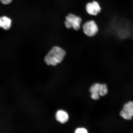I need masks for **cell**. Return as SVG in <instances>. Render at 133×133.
<instances>
[{"label": "cell", "mask_w": 133, "mask_h": 133, "mask_svg": "<svg viewBox=\"0 0 133 133\" xmlns=\"http://www.w3.org/2000/svg\"><path fill=\"white\" fill-rule=\"evenodd\" d=\"M69 115L67 113L64 111H58L56 114V118L57 120L61 123H64L69 119Z\"/></svg>", "instance_id": "obj_7"}, {"label": "cell", "mask_w": 133, "mask_h": 133, "mask_svg": "<svg viewBox=\"0 0 133 133\" xmlns=\"http://www.w3.org/2000/svg\"><path fill=\"white\" fill-rule=\"evenodd\" d=\"M85 9L88 15L94 17L98 16L101 11L100 5L96 1L88 3L86 5Z\"/></svg>", "instance_id": "obj_5"}, {"label": "cell", "mask_w": 133, "mask_h": 133, "mask_svg": "<svg viewBox=\"0 0 133 133\" xmlns=\"http://www.w3.org/2000/svg\"><path fill=\"white\" fill-rule=\"evenodd\" d=\"M11 19L6 16L1 17L0 18V26L5 30H7L10 28Z\"/></svg>", "instance_id": "obj_8"}, {"label": "cell", "mask_w": 133, "mask_h": 133, "mask_svg": "<svg viewBox=\"0 0 133 133\" xmlns=\"http://www.w3.org/2000/svg\"><path fill=\"white\" fill-rule=\"evenodd\" d=\"M64 24L68 29H72L76 31H79L82 28L84 22L82 17L73 13L68 14L65 17Z\"/></svg>", "instance_id": "obj_3"}, {"label": "cell", "mask_w": 133, "mask_h": 133, "mask_svg": "<svg viewBox=\"0 0 133 133\" xmlns=\"http://www.w3.org/2000/svg\"><path fill=\"white\" fill-rule=\"evenodd\" d=\"M82 31L86 37L92 38L95 36L99 31V25L93 19L85 21L82 25Z\"/></svg>", "instance_id": "obj_2"}, {"label": "cell", "mask_w": 133, "mask_h": 133, "mask_svg": "<svg viewBox=\"0 0 133 133\" xmlns=\"http://www.w3.org/2000/svg\"><path fill=\"white\" fill-rule=\"evenodd\" d=\"M12 0H1V2L4 4H10Z\"/></svg>", "instance_id": "obj_10"}, {"label": "cell", "mask_w": 133, "mask_h": 133, "mask_svg": "<svg viewBox=\"0 0 133 133\" xmlns=\"http://www.w3.org/2000/svg\"><path fill=\"white\" fill-rule=\"evenodd\" d=\"M90 91L91 93V97L94 100H97L99 96H104L108 93L107 85L105 84L96 83L91 86Z\"/></svg>", "instance_id": "obj_4"}, {"label": "cell", "mask_w": 133, "mask_h": 133, "mask_svg": "<svg viewBox=\"0 0 133 133\" xmlns=\"http://www.w3.org/2000/svg\"><path fill=\"white\" fill-rule=\"evenodd\" d=\"M121 116L126 120H130L133 116V102L130 101L125 104L120 112Z\"/></svg>", "instance_id": "obj_6"}, {"label": "cell", "mask_w": 133, "mask_h": 133, "mask_svg": "<svg viewBox=\"0 0 133 133\" xmlns=\"http://www.w3.org/2000/svg\"><path fill=\"white\" fill-rule=\"evenodd\" d=\"M75 132L76 133H87L88 132L87 129L84 128H79L76 129Z\"/></svg>", "instance_id": "obj_9"}, {"label": "cell", "mask_w": 133, "mask_h": 133, "mask_svg": "<svg viewBox=\"0 0 133 133\" xmlns=\"http://www.w3.org/2000/svg\"><path fill=\"white\" fill-rule=\"evenodd\" d=\"M66 54L65 51L62 48L55 46L46 54L44 61L48 65L55 66L62 62Z\"/></svg>", "instance_id": "obj_1"}]
</instances>
